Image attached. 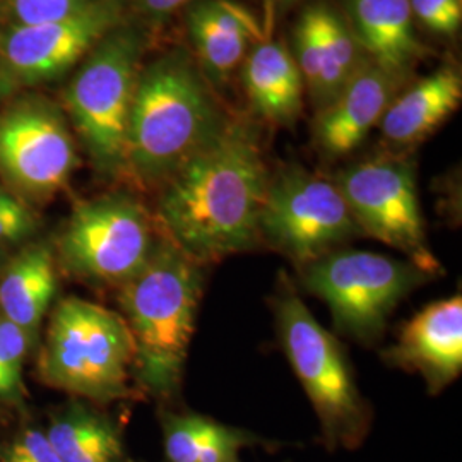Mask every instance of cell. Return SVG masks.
<instances>
[{"mask_svg": "<svg viewBox=\"0 0 462 462\" xmlns=\"http://www.w3.org/2000/svg\"><path fill=\"white\" fill-rule=\"evenodd\" d=\"M269 173L259 131L228 116L162 187L166 238L199 264L250 250L259 240Z\"/></svg>", "mask_w": 462, "mask_h": 462, "instance_id": "6da1fadb", "label": "cell"}, {"mask_svg": "<svg viewBox=\"0 0 462 462\" xmlns=\"http://www.w3.org/2000/svg\"><path fill=\"white\" fill-rule=\"evenodd\" d=\"M209 86L185 50H170L139 70L124 170L135 182L163 187L223 127L228 116Z\"/></svg>", "mask_w": 462, "mask_h": 462, "instance_id": "7a4b0ae2", "label": "cell"}, {"mask_svg": "<svg viewBox=\"0 0 462 462\" xmlns=\"http://www.w3.org/2000/svg\"><path fill=\"white\" fill-rule=\"evenodd\" d=\"M202 284L200 264L162 236L146 265L118 286L135 351L134 375L151 396L170 399L180 389Z\"/></svg>", "mask_w": 462, "mask_h": 462, "instance_id": "3957f363", "label": "cell"}, {"mask_svg": "<svg viewBox=\"0 0 462 462\" xmlns=\"http://www.w3.org/2000/svg\"><path fill=\"white\" fill-rule=\"evenodd\" d=\"M133 336L124 317L79 297H67L50 315L40 375L59 391L97 402L131 397Z\"/></svg>", "mask_w": 462, "mask_h": 462, "instance_id": "277c9868", "label": "cell"}, {"mask_svg": "<svg viewBox=\"0 0 462 462\" xmlns=\"http://www.w3.org/2000/svg\"><path fill=\"white\" fill-rule=\"evenodd\" d=\"M281 345L314 406L329 450H355L372 427V413L353 379L345 347L324 329L293 290L274 301Z\"/></svg>", "mask_w": 462, "mask_h": 462, "instance_id": "5b68a950", "label": "cell"}, {"mask_svg": "<svg viewBox=\"0 0 462 462\" xmlns=\"http://www.w3.org/2000/svg\"><path fill=\"white\" fill-rule=\"evenodd\" d=\"M143 36L124 24L91 50L66 91L72 124L99 173L125 170L127 125L143 57Z\"/></svg>", "mask_w": 462, "mask_h": 462, "instance_id": "8992f818", "label": "cell"}, {"mask_svg": "<svg viewBox=\"0 0 462 462\" xmlns=\"http://www.w3.org/2000/svg\"><path fill=\"white\" fill-rule=\"evenodd\" d=\"M431 276L408 261L364 250H332L303 265L309 293L324 300L341 334L377 343L397 305Z\"/></svg>", "mask_w": 462, "mask_h": 462, "instance_id": "52a82bcc", "label": "cell"}, {"mask_svg": "<svg viewBox=\"0 0 462 462\" xmlns=\"http://www.w3.org/2000/svg\"><path fill=\"white\" fill-rule=\"evenodd\" d=\"M334 182L364 235L402 252L429 276L442 273L427 240L410 158L383 152L341 170Z\"/></svg>", "mask_w": 462, "mask_h": 462, "instance_id": "ba28073f", "label": "cell"}, {"mask_svg": "<svg viewBox=\"0 0 462 462\" xmlns=\"http://www.w3.org/2000/svg\"><path fill=\"white\" fill-rule=\"evenodd\" d=\"M154 245L144 208L116 194L79 204L59 236L57 252L72 276L118 288L146 265Z\"/></svg>", "mask_w": 462, "mask_h": 462, "instance_id": "9c48e42d", "label": "cell"}, {"mask_svg": "<svg viewBox=\"0 0 462 462\" xmlns=\"http://www.w3.org/2000/svg\"><path fill=\"white\" fill-rule=\"evenodd\" d=\"M362 235L336 182L300 166L269 177L259 236L293 263L309 264Z\"/></svg>", "mask_w": 462, "mask_h": 462, "instance_id": "30bf717a", "label": "cell"}, {"mask_svg": "<svg viewBox=\"0 0 462 462\" xmlns=\"http://www.w3.org/2000/svg\"><path fill=\"white\" fill-rule=\"evenodd\" d=\"M78 166L66 118L49 103L23 101L0 116V173L17 190L49 198Z\"/></svg>", "mask_w": 462, "mask_h": 462, "instance_id": "8fae6325", "label": "cell"}, {"mask_svg": "<svg viewBox=\"0 0 462 462\" xmlns=\"http://www.w3.org/2000/svg\"><path fill=\"white\" fill-rule=\"evenodd\" d=\"M118 24H122L120 2L95 0L66 19L17 26L4 40V74L9 83L24 86L60 78Z\"/></svg>", "mask_w": 462, "mask_h": 462, "instance_id": "7c38bea8", "label": "cell"}, {"mask_svg": "<svg viewBox=\"0 0 462 462\" xmlns=\"http://www.w3.org/2000/svg\"><path fill=\"white\" fill-rule=\"evenodd\" d=\"M404 79L366 62L349 83L317 110L314 143L326 160H339L358 148L379 124Z\"/></svg>", "mask_w": 462, "mask_h": 462, "instance_id": "4fadbf2b", "label": "cell"}, {"mask_svg": "<svg viewBox=\"0 0 462 462\" xmlns=\"http://www.w3.org/2000/svg\"><path fill=\"white\" fill-rule=\"evenodd\" d=\"M389 364L418 372L430 393H440L462 370L461 295L433 301L402 328L383 353Z\"/></svg>", "mask_w": 462, "mask_h": 462, "instance_id": "5bb4252c", "label": "cell"}, {"mask_svg": "<svg viewBox=\"0 0 462 462\" xmlns=\"http://www.w3.org/2000/svg\"><path fill=\"white\" fill-rule=\"evenodd\" d=\"M183 11L194 60L215 86L226 83L265 36L259 17L236 0H196Z\"/></svg>", "mask_w": 462, "mask_h": 462, "instance_id": "9a60e30c", "label": "cell"}, {"mask_svg": "<svg viewBox=\"0 0 462 462\" xmlns=\"http://www.w3.org/2000/svg\"><path fill=\"white\" fill-rule=\"evenodd\" d=\"M343 9L368 60L406 81L427 55L414 32L410 0H343Z\"/></svg>", "mask_w": 462, "mask_h": 462, "instance_id": "2e32d148", "label": "cell"}, {"mask_svg": "<svg viewBox=\"0 0 462 462\" xmlns=\"http://www.w3.org/2000/svg\"><path fill=\"white\" fill-rule=\"evenodd\" d=\"M461 101V70L440 66L397 93L379 122L382 137L391 146L411 148L456 114Z\"/></svg>", "mask_w": 462, "mask_h": 462, "instance_id": "e0dca14e", "label": "cell"}, {"mask_svg": "<svg viewBox=\"0 0 462 462\" xmlns=\"http://www.w3.org/2000/svg\"><path fill=\"white\" fill-rule=\"evenodd\" d=\"M240 69L255 114L274 125H293L301 114L305 84L290 50L265 34Z\"/></svg>", "mask_w": 462, "mask_h": 462, "instance_id": "ac0fdd59", "label": "cell"}, {"mask_svg": "<svg viewBox=\"0 0 462 462\" xmlns=\"http://www.w3.org/2000/svg\"><path fill=\"white\" fill-rule=\"evenodd\" d=\"M59 290L53 252L36 244L21 250L0 278L2 317L24 330L33 341Z\"/></svg>", "mask_w": 462, "mask_h": 462, "instance_id": "d6986e66", "label": "cell"}, {"mask_svg": "<svg viewBox=\"0 0 462 462\" xmlns=\"http://www.w3.org/2000/svg\"><path fill=\"white\" fill-rule=\"evenodd\" d=\"M168 462H231L247 447L263 446L259 435L196 413L160 414Z\"/></svg>", "mask_w": 462, "mask_h": 462, "instance_id": "ffe728a7", "label": "cell"}, {"mask_svg": "<svg viewBox=\"0 0 462 462\" xmlns=\"http://www.w3.org/2000/svg\"><path fill=\"white\" fill-rule=\"evenodd\" d=\"M45 433L60 462L129 461L116 421L81 401L50 414Z\"/></svg>", "mask_w": 462, "mask_h": 462, "instance_id": "44dd1931", "label": "cell"}, {"mask_svg": "<svg viewBox=\"0 0 462 462\" xmlns=\"http://www.w3.org/2000/svg\"><path fill=\"white\" fill-rule=\"evenodd\" d=\"M314 5L319 24V84L312 101L320 110L370 60L336 7L324 2Z\"/></svg>", "mask_w": 462, "mask_h": 462, "instance_id": "7402d4cb", "label": "cell"}, {"mask_svg": "<svg viewBox=\"0 0 462 462\" xmlns=\"http://www.w3.org/2000/svg\"><path fill=\"white\" fill-rule=\"evenodd\" d=\"M33 339L0 317V401L14 402L23 393V366Z\"/></svg>", "mask_w": 462, "mask_h": 462, "instance_id": "603a6c76", "label": "cell"}, {"mask_svg": "<svg viewBox=\"0 0 462 462\" xmlns=\"http://www.w3.org/2000/svg\"><path fill=\"white\" fill-rule=\"evenodd\" d=\"M410 7L431 33L454 36L461 30L462 0H410Z\"/></svg>", "mask_w": 462, "mask_h": 462, "instance_id": "cb8c5ba5", "label": "cell"}, {"mask_svg": "<svg viewBox=\"0 0 462 462\" xmlns=\"http://www.w3.org/2000/svg\"><path fill=\"white\" fill-rule=\"evenodd\" d=\"M95 0H11V11L19 26L43 24L72 16Z\"/></svg>", "mask_w": 462, "mask_h": 462, "instance_id": "d4e9b609", "label": "cell"}, {"mask_svg": "<svg viewBox=\"0 0 462 462\" xmlns=\"http://www.w3.org/2000/svg\"><path fill=\"white\" fill-rule=\"evenodd\" d=\"M0 462H60L45 430L24 429L0 444Z\"/></svg>", "mask_w": 462, "mask_h": 462, "instance_id": "484cf974", "label": "cell"}, {"mask_svg": "<svg viewBox=\"0 0 462 462\" xmlns=\"http://www.w3.org/2000/svg\"><path fill=\"white\" fill-rule=\"evenodd\" d=\"M36 231V219L32 211L0 187V248L17 245Z\"/></svg>", "mask_w": 462, "mask_h": 462, "instance_id": "4316f807", "label": "cell"}, {"mask_svg": "<svg viewBox=\"0 0 462 462\" xmlns=\"http://www.w3.org/2000/svg\"><path fill=\"white\" fill-rule=\"evenodd\" d=\"M134 7L151 21H166L196 0H131Z\"/></svg>", "mask_w": 462, "mask_h": 462, "instance_id": "83f0119b", "label": "cell"}, {"mask_svg": "<svg viewBox=\"0 0 462 462\" xmlns=\"http://www.w3.org/2000/svg\"><path fill=\"white\" fill-rule=\"evenodd\" d=\"M280 5H282V7H288V5H293L295 2H298V0H276Z\"/></svg>", "mask_w": 462, "mask_h": 462, "instance_id": "f1b7e54d", "label": "cell"}, {"mask_svg": "<svg viewBox=\"0 0 462 462\" xmlns=\"http://www.w3.org/2000/svg\"><path fill=\"white\" fill-rule=\"evenodd\" d=\"M231 462H240V461H238V459H236V461H231Z\"/></svg>", "mask_w": 462, "mask_h": 462, "instance_id": "f546056e", "label": "cell"}, {"mask_svg": "<svg viewBox=\"0 0 462 462\" xmlns=\"http://www.w3.org/2000/svg\"><path fill=\"white\" fill-rule=\"evenodd\" d=\"M127 462H133V461H127Z\"/></svg>", "mask_w": 462, "mask_h": 462, "instance_id": "4dcf8cb0", "label": "cell"}]
</instances>
